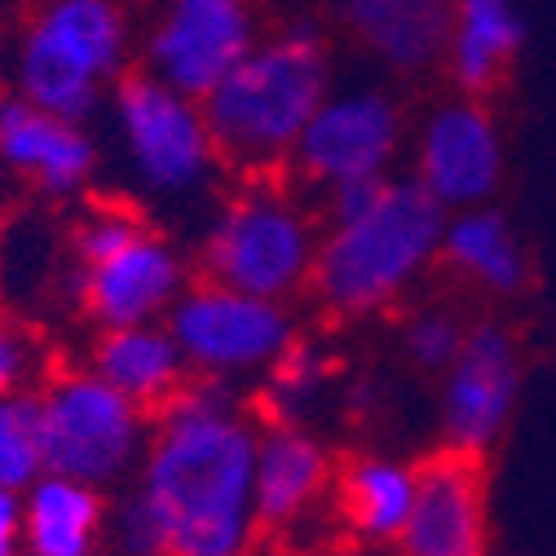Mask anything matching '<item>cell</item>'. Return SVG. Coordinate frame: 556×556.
I'll return each instance as SVG.
<instances>
[{
  "mask_svg": "<svg viewBox=\"0 0 556 556\" xmlns=\"http://www.w3.org/2000/svg\"><path fill=\"white\" fill-rule=\"evenodd\" d=\"M89 367L151 415H160L190 384V363L173 340L168 323L98 327L89 344Z\"/></svg>",
  "mask_w": 556,
  "mask_h": 556,
  "instance_id": "cell-18",
  "label": "cell"
},
{
  "mask_svg": "<svg viewBox=\"0 0 556 556\" xmlns=\"http://www.w3.org/2000/svg\"><path fill=\"white\" fill-rule=\"evenodd\" d=\"M331 376H336V358L323 350V344L296 340L292 350L261 376L256 402H261L265 425H301L309 415V406L327 393Z\"/></svg>",
  "mask_w": 556,
  "mask_h": 556,
  "instance_id": "cell-23",
  "label": "cell"
},
{
  "mask_svg": "<svg viewBox=\"0 0 556 556\" xmlns=\"http://www.w3.org/2000/svg\"><path fill=\"white\" fill-rule=\"evenodd\" d=\"M0 556H27V526H23L18 491H0Z\"/></svg>",
  "mask_w": 556,
  "mask_h": 556,
  "instance_id": "cell-28",
  "label": "cell"
},
{
  "mask_svg": "<svg viewBox=\"0 0 556 556\" xmlns=\"http://www.w3.org/2000/svg\"><path fill=\"white\" fill-rule=\"evenodd\" d=\"M521 49H526V18L517 0H455L451 5L442 72L451 76L455 93L491 98L508 80Z\"/></svg>",
  "mask_w": 556,
  "mask_h": 556,
  "instance_id": "cell-20",
  "label": "cell"
},
{
  "mask_svg": "<svg viewBox=\"0 0 556 556\" xmlns=\"http://www.w3.org/2000/svg\"><path fill=\"white\" fill-rule=\"evenodd\" d=\"M508 168V147L491 98L451 93L429 106L410 137V177L420 181L446 213L495 203Z\"/></svg>",
  "mask_w": 556,
  "mask_h": 556,
  "instance_id": "cell-12",
  "label": "cell"
},
{
  "mask_svg": "<svg viewBox=\"0 0 556 556\" xmlns=\"http://www.w3.org/2000/svg\"><path fill=\"white\" fill-rule=\"evenodd\" d=\"M106 124L128 181L155 203H186L226 168L203 102L177 93L142 66L111 89Z\"/></svg>",
  "mask_w": 556,
  "mask_h": 556,
  "instance_id": "cell-7",
  "label": "cell"
},
{
  "mask_svg": "<svg viewBox=\"0 0 556 556\" xmlns=\"http://www.w3.org/2000/svg\"><path fill=\"white\" fill-rule=\"evenodd\" d=\"M132 23L124 0H40L10 53V89L27 102L93 119L132 72Z\"/></svg>",
  "mask_w": 556,
  "mask_h": 556,
  "instance_id": "cell-5",
  "label": "cell"
},
{
  "mask_svg": "<svg viewBox=\"0 0 556 556\" xmlns=\"http://www.w3.org/2000/svg\"><path fill=\"white\" fill-rule=\"evenodd\" d=\"M406 147V111L380 85H350L331 89L327 102L314 111L309 128L288 160V177L323 199L344 186L384 181L397 173Z\"/></svg>",
  "mask_w": 556,
  "mask_h": 556,
  "instance_id": "cell-10",
  "label": "cell"
},
{
  "mask_svg": "<svg viewBox=\"0 0 556 556\" xmlns=\"http://www.w3.org/2000/svg\"><path fill=\"white\" fill-rule=\"evenodd\" d=\"M45 380V354L27 327L0 318V397L31 393Z\"/></svg>",
  "mask_w": 556,
  "mask_h": 556,
  "instance_id": "cell-27",
  "label": "cell"
},
{
  "mask_svg": "<svg viewBox=\"0 0 556 556\" xmlns=\"http://www.w3.org/2000/svg\"><path fill=\"white\" fill-rule=\"evenodd\" d=\"M323 213L288 173L243 177L199 243V278L265 301H296L314 283Z\"/></svg>",
  "mask_w": 556,
  "mask_h": 556,
  "instance_id": "cell-4",
  "label": "cell"
},
{
  "mask_svg": "<svg viewBox=\"0 0 556 556\" xmlns=\"http://www.w3.org/2000/svg\"><path fill=\"white\" fill-rule=\"evenodd\" d=\"M31 402L49 472L106 491L142 464L155 415L111 389L89 363L45 371V380L31 389Z\"/></svg>",
  "mask_w": 556,
  "mask_h": 556,
  "instance_id": "cell-8",
  "label": "cell"
},
{
  "mask_svg": "<svg viewBox=\"0 0 556 556\" xmlns=\"http://www.w3.org/2000/svg\"><path fill=\"white\" fill-rule=\"evenodd\" d=\"M314 203L323 243L309 296L331 318L389 314L442 256L446 207L410 173L344 186Z\"/></svg>",
  "mask_w": 556,
  "mask_h": 556,
  "instance_id": "cell-2",
  "label": "cell"
},
{
  "mask_svg": "<svg viewBox=\"0 0 556 556\" xmlns=\"http://www.w3.org/2000/svg\"><path fill=\"white\" fill-rule=\"evenodd\" d=\"M102 547H111V556H168V534H164L155 508L137 491H128L106 521Z\"/></svg>",
  "mask_w": 556,
  "mask_h": 556,
  "instance_id": "cell-26",
  "label": "cell"
},
{
  "mask_svg": "<svg viewBox=\"0 0 556 556\" xmlns=\"http://www.w3.org/2000/svg\"><path fill=\"white\" fill-rule=\"evenodd\" d=\"M397 556H491L481 455L442 446L415 464V504L397 534Z\"/></svg>",
  "mask_w": 556,
  "mask_h": 556,
  "instance_id": "cell-15",
  "label": "cell"
},
{
  "mask_svg": "<svg viewBox=\"0 0 556 556\" xmlns=\"http://www.w3.org/2000/svg\"><path fill=\"white\" fill-rule=\"evenodd\" d=\"M256 40L261 18L252 0H160L137 40V66L203 102L256 49Z\"/></svg>",
  "mask_w": 556,
  "mask_h": 556,
  "instance_id": "cell-11",
  "label": "cell"
},
{
  "mask_svg": "<svg viewBox=\"0 0 556 556\" xmlns=\"http://www.w3.org/2000/svg\"><path fill=\"white\" fill-rule=\"evenodd\" d=\"M517 393H521V340H517V331L500 318L468 323L464 350L442 371L438 410H442L446 446L485 459V451L504 438V429L513 420Z\"/></svg>",
  "mask_w": 556,
  "mask_h": 556,
  "instance_id": "cell-13",
  "label": "cell"
},
{
  "mask_svg": "<svg viewBox=\"0 0 556 556\" xmlns=\"http://www.w3.org/2000/svg\"><path fill=\"white\" fill-rule=\"evenodd\" d=\"M164 323L181 344L190 376L222 384L265 376L301 340L296 309L288 301L248 296L213 278H194Z\"/></svg>",
  "mask_w": 556,
  "mask_h": 556,
  "instance_id": "cell-9",
  "label": "cell"
},
{
  "mask_svg": "<svg viewBox=\"0 0 556 556\" xmlns=\"http://www.w3.org/2000/svg\"><path fill=\"white\" fill-rule=\"evenodd\" d=\"M256 438V420L222 380L190 376L155 415L132 491L155 508L168 556H252Z\"/></svg>",
  "mask_w": 556,
  "mask_h": 556,
  "instance_id": "cell-1",
  "label": "cell"
},
{
  "mask_svg": "<svg viewBox=\"0 0 556 556\" xmlns=\"http://www.w3.org/2000/svg\"><path fill=\"white\" fill-rule=\"evenodd\" d=\"M464 336H468V323L455 309L425 305V309H410L402 323V354L420 371L442 376L455 363V354L464 350Z\"/></svg>",
  "mask_w": 556,
  "mask_h": 556,
  "instance_id": "cell-25",
  "label": "cell"
},
{
  "mask_svg": "<svg viewBox=\"0 0 556 556\" xmlns=\"http://www.w3.org/2000/svg\"><path fill=\"white\" fill-rule=\"evenodd\" d=\"M45 472L40 451V425H36V402L31 393L0 397V491H27Z\"/></svg>",
  "mask_w": 556,
  "mask_h": 556,
  "instance_id": "cell-24",
  "label": "cell"
},
{
  "mask_svg": "<svg viewBox=\"0 0 556 556\" xmlns=\"http://www.w3.org/2000/svg\"><path fill=\"white\" fill-rule=\"evenodd\" d=\"M336 517L363 543H397L415 504V464L389 455H354L331 477Z\"/></svg>",
  "mask_w": 556,
  "mask_h": 556,
  "instance_id": "cell-22",
  "label": "cell"
},
{
  "mask_svg": "<svg viewBox=\"0 0 556 556\" xmlns=\"http://www.w3.org/2000/svg\"><path fill=\"white\" fill-rule=\"evenodd\" d=\"M190 283L186 252L132 203L98 199L72 226V301L93 327L164 323Z\"/></svg>",
  "mask_w": 556,
  "mask_h": 556,
  "instance_id": "cell-6",
  "label": "cell"
},
{
  "mask_svg": "<svg viewBox=\"0 0 556 556\" xmlns=\"http://www.w3.org/2000/svg\"><path fill=\"white\" fill-rule=\"evenodd\" d=\"M331 45L309 18L261 36L256 49L203 98L222 164L239 177L288 173V160L331 93Z\"/></svg>",
  "mask_w": 556,
  "mask_h": 556,
  "instance_id": "cell-3",
  "label": "cell"
},
{
  "mask_svg": "<svg viewBox=\"0 0 556 556\" xmlns=\"http://www.w3.org/2000/svg\"><path fill=\"white\" fill-rule=\"evenodd\" d=\"M331 477H336V464L309 429L265 425L256 438V477H252L261 534L292 530L301 517H309L327 500Z\"/></svg>",
  "mask_w": 556,
  "mask_h": 556,
  "instance_id": "cell-16",
  "label": "cell"
},
{
  "mask_svg": "<svg viewBox=\"0 0 556 556\" xmlns=\"http://www.w3.org/2000/svg\"><path fill=\"white\" fill-rule=\"evenodd\" d=\"M0 168L27 190L66 203L93 190L102 147L85 119L53 115L14 89H0Z\"/></svg>",
  "mask_w": 556,
  "mask_h": 556,
  "instance_id": "cell-14",
  "label": "cell"
},
{
  "mask_svg": "<svg viewBox=\"0 0 556 556\" xmlns=\"http://www.w3.org/2000/svg\"><path fill=\"white\" fill-rule=\"evenodd\" d=\"M106 521V500L89 481L45 468L23 491L27 556H102Z\"/></svg>",
  "mask_w": 556,
  "mask_h": 556,
  "instance_id": "cell-21",
  "label": "cell"
},
{
  "mask_svg": "<svg viewBox=\"0 0 556 556\" xmlns=\"http://www.w3.org/2000/svg\"><path fill=\"white\" fill-rule=\"evenodd\" d=\"M438 265L491 301H513L530 288V252L495 203L446 213Z\"/></svg>",
  "mask_w": 556,
  "mask_h": 556,
  "instance_id": "cell-19",
  "label": "cell"
},
{
  "mask_svg": "<svg viewBox=\"0 0 556 556\" xmlns=\"http://www.w3.org/2000/svg\"><path fill=\"white\" fill-rule=\"evenodd\" d=\"M455 0H340V27L397 76L442 66Z\"/></svg>",
  "mask_w": 556,
  "mask_h": 556,
  "instance_id": "cell-17",
  "label": "cell"
}]
</instances>
